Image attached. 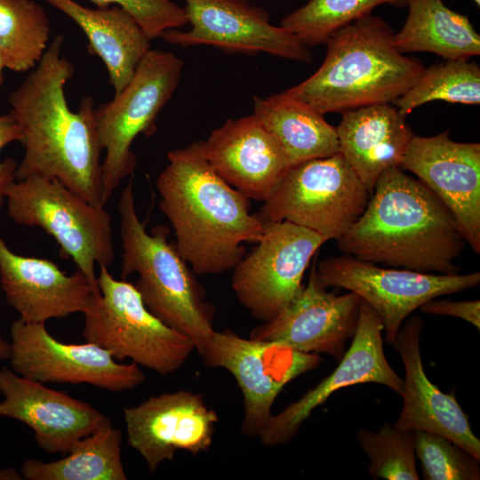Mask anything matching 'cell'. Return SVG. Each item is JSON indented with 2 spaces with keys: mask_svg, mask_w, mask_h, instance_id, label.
<instances>
[{
  "mask_svg": "<svg viewBox=\"0 0 480 480\" xmlns=\"http://www.w3.org/2000/svg\"><path fill=\"white\" fill-rule=\"evenodd\" d=\"M62 35L54 36L24 81L9 95L10 114L22 133L24 156L15 179H57L92 205L104 207L100 147L93 100L82 99L77 112L66 100L64 87L75 74L62 55Z\"/></svg>",
  "mask_w": 480,
  "mask_h": 480,
  "instance_id": "obj_1",
  "label": "cell"
},
{
  "mask_svg": "<svg viewBox=\"0 0 480 480\" xmlns=\"http://www.w3.org/2000/svg\"><path fill=\"white\" fill-rule=\"evenodd\" d=\"M167 159L156 185L177 251L198 275L234 268L245 254L244 243L261 237L264 222L250 212V199L212 168L203 140L169 151Z\"/></svg>",
  "mask_w": 480,
  "mask_h": 480,
  "instance_id": "obj_2",
  "label": "cell"
},
{
  "mask_svg": "<svg viewBox=\"0 0 480 480\" xmlns=\"http://www.w3.org/2000/svg\"><path fill=\"white\" fill-rule=\"evenodd\" d=\"M337 242L362 260L441 274L459 271L466 243L449 209L400 167L381 174L364 212Z\"/></svg>",
  "mask_w": 480,
  "mask_h": 480,
  "instance_id": "obj_3",
  "label": "cell"
},
{
  "mask_svg": "<svg viewBox=\"0 0 480 480\" xmlns=\"http://www.w3.org/2000/svg\"><path fill=\"white\" fill-rule=\"evenodd\" d=\"M394 31L381 18L367 15L335 32L325 58L308 78L285 90L326 113L394 102L418 80L425 67L393 44Z\"/></svg>",
  "mask_w": 480,
  "mask_h": 480,
  "instance_id": "obj_4",
  "label": "cell"
},
{
  "mask_svg": "<svg viewBox=\"0 0 480 480\" xmlns=\"http://www.w3.org/2000/svg\"><path fill=\"white\" fill-rule=\"evenodd\" d=\"M117 210L123 254L121 276L139 277L134 285L148 309L169 326L189 337L198 353L215 331L214 309L187 261L168 242L170 229L156 226L148 233L137 214L133 183L122 191Z\"/></svg>",
  "mask_w": 480,
  "mask_h": 480,
  "instance_id": "obj_5",
  "label": "cell"
},
{
  "mask_svg": "<svg viewBox=\"0 0 480 480\" xmlns=\"http://www.w3.org/2000/svg\"><path fill=\"white\" fill-rule=\"evenodd\" d=\"M97 282L100 293L84 313V340L161 375L181 368L196 350L193 340L153 315L135 285L116 280L107 267H100Z\"/></svg>",
  "mask_w": 480,
  "mask_h": 480,
  "instance_id": "obj_6",
  "label": "cell"
},
{
  "mask_svg": "<svg viewBox=\"0 0 480 480\" xmlns=\"http://www.w3.org/2000/svg\"><path fill=\"white\" fill-rule=\"evenodd\" d=\"M5 198L10 218L52 236L60 246V256L72 259L99 294L95 264L108 268L115 259L108 211L91 204L59 180L41 176L14 181Z\"/></svg>",
  "mask_w": 480,
  "mask_h": 480,
  "instance_id": "obj_7",
  "label": "cell"
},
{
  "mask_svg": "<svg viewBox=\"0 0 480 480\" xmlns=\"http://www.w3.org/2000/svg\"><path fill=\"white\" fill-rule=\"evenodd\" d=\"M183 66V60L172 52L150 49L124 90L94 108L99 141L106 151L101 163L104 205L133 173L137 159L132 142L139 134L156 133L157 116L175 92Z\"/></svg>",
  "mask_w": 480,
  "mask_h": 480,
  "instance_id": "obj_8",
  "label": "cell"
},
{
  "mask_svg": "<svg viewBox=\"0 0 480 480\" xmlns=\"http://www.w3.org/2000/svg\"><path fill=\"white\" fill-rule=\"evenodd\" d=\"M370 194L340 152L291 166L256 213L338 240L364 212Z\"/></svg>",
  "mask_w": 480,
  "mask_h": 480,
  "instance_id": "obj_9",
  "label": "cell"
},
{
  "mask_svg": "<svg viewBox=\"0 0 480 480\" xmlns=\"http://www.w3.org/2000/svg\"><path fill=\"white\" fill-rule=\"evenodd\" d=\"M199 354L205 366L226 369L236 379L244 400L241 429L255 437L273 415L274 402L285 385L322 362L318 354L281 342L244 339L228 330L214 331Z\"/></svg>",
  "mask_w": 480,
  "mask_h": 480,
  "instance_id": "obj_10",
  "label": "cell"
},
{
  "mask_svg": "<svg viewBox=\"0 0 480 480\" xmlns=\"http://www.w3.org/2000/svg\"><path fill=\"white\" fill-rule=\"evenodd\" d=\"M326 241L290 221L264 222L256 246L233 268L236 298L253 317L272 320L300 292L304 273Z\"/></svg>",
  "mask_w": 480,
  "mask_h": 480,
  "instance_id": "obj_11",
  "label": "cell"
},
{
  "mask_svg": "<svg viewBox=\"0 0 480 480\" xmlns=\"http://www.w3.org/2000/svg\"><path fill=\"white\" fill-rule=\"evenodd\" d=\"M316 270L325 287L348 290L365 301L380 316L389 344L395 343L403 322L424 303L480 282L479 272L434 275L388 269L349 255L323 260Z\"/></svg>",
  "mask_w": 480,
  "mask_h": 480,
  "instance_id": "obj_12",
  "label": "cell"
},
{
  "mask_svg": "<svg viewBox=\"0 0 480 480\" xmlns=\"http://www.w3.org/2000/svg\"><path fill=\"white\" fill-rule=\"evenodd\" d=\"M11 369L46 383L90 384L111 392L133 389L145 380L139 365L116 360L112 351L92 342L66 344L53 338L44 323L20 318L10 328Z\"/></svg>",
  "mask_w": 480,
  "mask_h": 480,
  "instance_id": "obj_13",
  "label": "cell"
},
{
  "mask_svg": "<svg viewBox=\"0 0 480 480\" xmlns=\"http://www.w3.org/2000/svg\"><path fill=\"white\" fill-rule=\"evenodd\" d=\"M187 31L166 30L161 38L180 47L211 45L228 53L265 52L312 63L310 49L293 34L270 22L268 12L247 0H184Z\"/></svg>",
  "mask_w": 480,
  "mask_h": 480,
  "instance_id": "obj_14",
  "label": "cell"
},
{
  "mask_svg": "<svg viewBox=\"0 0 480 480\" xmlns=\"http://www.w3.org/2000/svg\"><path fill=\"white\" fill-rule=\"evenodd\" d=\"M130 446L150 473L177 451L193 455L207 451L219 420L203 397L189 390L164 392L123 410Z\"/></svg>",
  "mask_w": 480,
  "mask_h": 480,
  "instance_id": "obj_15",
  "label": "cell"
},
{
  "mask_svg": "<svg viewBox=\"0 0 480 480\" xmlns=\"http://www.w3.org/2000/svg\"><path fill=\"white\" fill-rule=\"evenodd\" d=\"M383 324L364 300L352 343L338 367L315 388L282 412L272 415L260 436L262 444L276 446L288 443L298 433L314 409L340 388L368 382L379 383L402 396L404 380L388 364L383 351Z\"/></svg>",
  "mask_w": 480,
  "mask_h": 480,
  "instance_id": "obj_16",
  "label": "cell"
},
{
  "mask_svg": "<svg viewBox=\"0 0 480 480\" xmlns=\"http://www.w3.org/2000/svg\"><path fill=\"white\" fill-rule=\"evenodd\" d=\"M414 173L449 209L465 241L480 253V144L457 142L449 130L413 135L400 168Z\"/></svg>",
  "mask_w": 480,
  "mask_h": 480,
  "instance_id": "obj_17",
  "label": "cell"
},
{
  "mask_svg": "<svg viewBox=\"0 0 480 480\" xmlns=\"http://www.w3.org/2000/svg\"><path fill=\"white\" fill-rule=\"evenodd\" d=\"M316 263L308 282L272 320L255 327L250 338L284 343L303 353L328 354L340 360L346 341L357 327L362 299L354 292H329L319 280Z\"/></svg>",
  "mask_w": 480,
  "mask_h": 480,
  "instance_id": "obj_18",
  "label": "cell"
},
{
  "mask_svg": "<svg viewBox=\"0 0 480 480\" xmlns=\"http://www.w3.org/2000/svg\"><path fill=\"white\" fill-rule=\"evenodd\" d=\"M0 416L20 420L34 430L38 447L48 453L68 454L78 440L111 420L92 404L44 383L0 370Z\"/></svg>",
  "mask_w": 480,
  "mask_h": 480,
  "instance_id": "obj_19",
  "label": "cell"
},
{
  "mask_svg": "<svg viewBox=\"0 0 480 480\" xmlns=\"http://www.w3.org/2000/svg\"><path fill=\"white\" fill-rule=\"evenodd\" d=\"M422 329L420 317H409L393 344L402 358L405 374L401 396L403 407L394 426L445 436L480 460V441L454 393H444L424 372L420 347Z\"/></svg>",
  "mask_w": 480,
  "mask_h": 480,
  "instance_id": "obj_20",
  "label": "cell"
},
{
  "mask_svg": "<svg viewBox=\"0 0 480 480\" xmlns=\"http://www.w3.org/2000/svg\"><path fill=\"white\" fill-rule=\"evenodd\" d=\"M0 283L8 304L27 323L84 314L96 294L79 269L66 275L50 260L12 252L1 238Z\"/></svg>",
  "mask_w": 480,
  "mask_h": 480,
  "instance_id": "obj_21",
  "label": "cell"
},
{
  "mask_svg": "<svg viewBox=\"0 0 480 480\" xmlns=\"http://www.w3.org/2000/svg\"><path fill=\"white\" fill-rule=\"evenodd\" d=\"M212 168L248 199L264 202L290 168L279 146L253 114L228 119L203 140Z\"/></svg>",
  "mask_w": 480,
  "mask_h": 480,
  "instance_id": "obj_22",
  "label": "cell"
},
{
  "mask_svg": "<svg viewBox=\"0 0 480 480\" xmlns=\"http://www.w3.org/2000/svg\"><path fill=\"white\" fill-rule=\"evenodd\" d=\"M336 130L340 152L370 196L385 171L400 167L414 135L389 103L346 111Z\"/></svg>",
  "mask_w": 480,
  "mask_h": 480,
  "instance_id": "obj_23",
  "label": "cell"
},
{
  "mask_svg": "<svg viewBox=\"0 0 480 480\" xmlns=\"http://www.w3.org/2000/svg\"><path fill=\"white\" fill-rule=\"evenodd\" d=\"M73 20L88 39V50L104 62L115 94L121 92L151 49V39L119 5L83 6L74 0H45Z\"/></svg>",
  "mask_w": 480,
  "mask_h": 480,
  "instance_id": "obj_24",
  "label": "cell"
},
{
  "mask_svg": "<svg viewBox=\"0 0 480 480\" xmlns=\"http://www.w3.org/2000/svg\"><path fill=\"white\" fill-rule=\"evenodd\" d=\"M274 138L289 167L340 152L336 127L324 114L284 91L253 98V113Z\"/></svg>",
  "mask_w": 480,
  "mask_h": 480,
  "instance_id": "obj_25",
  "label": "cell"
},
{
  "mask_svg": "<svg viewBox=\"0 0 480 480\" xmlns=\"http://www.w3.org/2000/svg\"><path fill=\"white\" fill-rule=\"evenodd\" d=\"M408 15L393 35L401 53L427 52L446 60H468L480 54V36L466 15L443 0H407Z\"/></svg>",
  "mask_w": 480,
  "mask_h": 480,
  "instance_id": "obj_26",
  "label": "cell"
},
{
  "mask_svg": "<svg viewBox=\"0 0 480 480\" xmlns=\"http://www.w3.org/2000/svg\"><path fill=\"white\" fill-rule=\"evenodd\" d=\"M121 444V430L109 422L78 440L59 460H25L20 474L26 480H126Z\"/></svg>",
  "mask_w": 480,
  "mask_h": 480,
  "instance_id": "obj_27",
  "label": "cell"
},
{
  "mask_svg": "<svg viewBox=\"0 0 480 480\" xmlns=\"http://www.w3.org/2000/svg\"><path fill=\"white\" fill-rule=\"evenodd\" d=\"M50 20L34 0H0V57L6 68L33 69L50 38Z\"/></svg>",
  "mask_w": 480,
  "mask_h": 480,
  "instance_id": "obj_28",
  "label": "cell"
},
{
  "mask_svg": "<svg viewBox=\"0 0 480 480\" xmlns=\"http://www.w3.org/2000/svg\"><path fill=\"white\" fill-rule=\"evenodd\" d=\"M433 100L478 105L480 68L468 60H446L425 68L414 84L394 103L405 116L414 108Z\"/></svg>",
  "mask_w": 480,
  "mask_h": 480,
  "instance_id": "obj_29",
  "label": "cell"
},
{
  "mask_svg": "<svg viewBox=\"0 0 480 480\" xmlns=\"http://www.w3.org/2000/svg\"><path fill=\"white\" fill-rule=\"evenodd\" d=\"M407 0H309L285 15L279 26L293 34L306 46L325 44L339 29L370 15L382 4L406 6Z\"/></svg>",
  "mask_w": 480,
  "mask_h": 480,
  "instance_id": "obj_30",
  "label": "cell"
},
{
  "mask_svg": "<svg viewBox=\"0 0 480 480\" xmlns=\"http://www.w3.org/2000/svg\"><path fill=\"white\" fill-rule=\"evenodd\" d=\"M357 439L369 459L368 472L374 479L418 480L413 430L384 424L378 432L360 429Z\"/></svg>",
  "mask_w": 480,
  "mask_h": 480,
  "instance_id": "obj_31",
  "label": "cell"
},
{
  "mask_svg": "<svg viewBox=\"0 0 480 480\" xmlns=\"http://www.w3.org/2000/svg\"><path fill=\"white\" fill-rule=\"evenodd\" d=\"M415 455L426 480H478L479 460L449 438L413 430Z\"/></svg>",
  "mask_w": 480,
  "mask_h": 480,
  "instance_id": "obj_32",
  "label": "cell"
},
{
  "mask_svg": "<svg viewBox=\"0 0 480 480\" xmlns=\"http://www.w3.org/2000/svg\"><path fill=\"white\" fill-rule=\"evenodd\" d=\"M98 7L119 5L128 12L153 40L169 29L187 25L184 7L172 0H90Z\"/></svg>",
  "mask_w": 480,
  "mask_h": 480,
  "instance_id": "obj_33",
  "label": "cell"
},
{
  "mask_svg": "<svg viewBox=\"0 0 480 480\" xmlns=\"http://www.w3.org/2000/svg\"><path fill=\"white\" fill-rule=\"evenodd\" d=\"M22 133L19 124L9 113L0 116V151L9 143L20 141ZM17 163L12 157L0 162V209L5 198L7 188L15 180Z\"/></svg>",
  "mask_w": 480,
  "mask_h": 480,
  "instance_id": "obj_34",
  "label": "cell"
},
{
  "mask_svg": "<svg viewBox=\"0 0 480 480\" xmlns=\"http://www.w3.org/2000/svg\"><path fill=\"white\" fill-rule=\"evenodd\" d=\"M420 310L428 314L459 317L470 323L478 330L480 328V301L478 300L452 301L433 299L420 306Z\"/></svg>",
  "mask_w": 480,
  "mask_h": 480,
  "instance_id": "obj_35",
  "label": "cell"
},
{
  "mask_svg": "<svg viewBox=\"0 0 480 480\" xmlns=\"http://www.w3.org/2000/svg\"><path fill=\"white\" fill-rule=\"evenodd\" d=\"M22 476L13 468H0V480H21Z\"/></svg>",
  "mask_w": 480,
  "mask_h": 480,
  "instance_id": "obj_36",
  "label": "cell"
},
{
  "mask_svg": "<svg viewBox=\"0 0 480 480\" xmlns=\"http://www.w3.org/2000/svg\"><path fill=\"white\" fill-rule=\"evenodd\" d=\"M11 353L10 341L0 335V360L9 359Z\"/></svg>",
  "mask_w": 480,
  "mask_h": 480,
  "instance_id": "obj_37",
  "label": "cell"
},
{
  "mask_svg": "<svg viewBox=\"0 0 480 480\" xmlns=\"http://www.w3.org/2000/svg\"><path fill=\"white\" fill-rule=\"evenodd\" d=\"M5 64L4 62L3 61V60L1 59L0 57V86L2 85L3 82H4V74H3V71L4 69L5 68Z\"/></svg>",
  "mask_w": 480,
  "mask_h": 480,
  "instance_id": "obj_38",
  "label": "cell"
},
{
  "mask_svg": "<svg viewBox=\"0 0 480 480\" xmlns=\"http://www.w3.org/2000/svg\"><path fill=\"white\" fill-rule=\"evenodd\" d=\"M475 2V4L479 6L480 5V0H473Z\"/></svg>",
  "mask_w": 480,
  "mask_h": 480,
  "instance_id": "obj_39",
  "label": "cell"
}]
</instances>
